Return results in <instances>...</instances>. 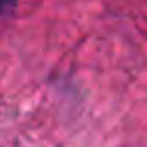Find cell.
I'll list each match as a JSON object with an SVG mask.
<instances>
[{
  "label": "cell",
  "mask_w": 147,
  "mask_h": 147,
  "mask_svg": "<svg viewBox=\"0 0 147 147\" xmlns=\"http://www.w3.org/2000/svg\"><path fill=\"white\" fill-rule=\"evenodd\" d=\"M16 2H18V0H0V21H2L7 14H11V11H14Z\"/></svg>",
  "instance_id": "cell-1"
}]
</instances>
